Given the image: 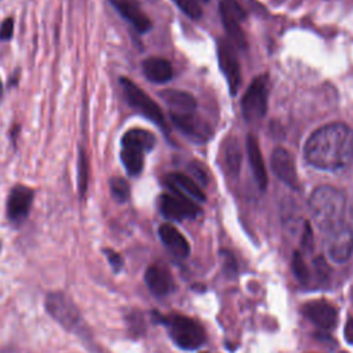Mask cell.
<instances>
[{
  "label": "cell",
  "instance_id": "9a60e30c",
  "mask_svg": "<svg viewBox=\"0 0 353 353\" xmlns=\"http://www.w3.org/2000/svg\"><path fill=\"white\" fill-rule=\"evenodd\" d=\"M272 170L274 175L291 188L298 185V174L294 157L284 148H276L272 154Z\"/></svg>",
  "mask_w": 353,
  "mask_h": 353
},
{
  "label": "cell",
  "instance_id": "603a6c76",
  "mask_svg": "<svg viewBox=\"0 0 353 353\" xmlns=\"http://www.w3.org/2000/svg\"><path fill=\"white\" fill-rule=\"evenodd\" d=\"M222 160L226 171L230 175L239 174L241 164V149L239 142L233 137L228 138L222 145Z\"/></svg>",
  "mask_w": 353,
  "mask_h": 353
},
{
  "label": "cell",
  "instance_id": "5b68a950",
  "mask_svg": "<svg viewBox=\"0 0 353 353\" xmlns=\"http://www.w3.org/2000/svg\"><path fill=\"white\" fill-rule=\"evenodd\" d=\"M48 314L70 332L81 334L84 330L83 317L70 298L61 292H51L46 299Z\"/></svg>",
  "mask_w": 353,
  "mask_h": 353
},
{
  "label": "cell",
  "instance_id": "f1b7e54d",
  "mask_svg": "<svg viewBox=\"0 0 353 353\" xmlns=\"http://www.w3.org/2000/svg\"><path fill=\"white\" fill-rule=\"evenodd\" d=\"M105 255H106L109 263L112 265V268L114 269V272H119L123 268V259L117 252H114L112 250H105Z\"/></svg>",
  "mask_w": 353,
  "mask_h": 353
},
{
  "label": "cell",
  "instance_id": "f546056e",
  "mask_svg": "<svg viewBox=\"0 0 353 353\" xmlns=\"http://www.w3.org/2000/svg\"><path fill=\"white\" fill-rule=\"evenodd\" d=\"M346 342L353 345V317H349L346 324H345V331H343Z\"/></svg>",
  "mask_w": 353,
  "mask_h": 353
},
{
  "label": "cell",
  "instance_id": "8992f818",
  "mask_svg": "<svg viewBox=\"0 0 353 353\" xmlns=\"http://www.w3.org/2000/svg\"><path fill=\"white\" fill-rule=\"evenodd\" d=\"M269 81L268 76L262 74L255 77L247 88L241 99L243 116L247 121H256L262 119L268 110Z\"/></svg>",
  "mask_w": 353,
  "mask_h": 353
},
{
  "label": "cell",
  "instance_id": "52a82bcc",
  "mask_svg": "<svg viewBox=\"0 0 353 353\" xmlns=\"http://www.w3.org/2000/svg\"><path fill=\"white\" fill-rule=\"evenodd\" d=\"M120 85L123 88L125 99L135 110H138L146 119H149L153 123H156L157 125H160L163 130L167 128L161 109L142 88H139L134 81H131L130 79H125V77L120 79Z\"/></svg>",
  "mask_w": 353,
  "mask_h": 353
},
{
  "label": "cell",
  "instance_id": "30bf717a",
  "mask_svg": "<svg viewBox=\"0 0 353 353\" xmlns=\"http://www.w3.org/2000/svg\"><path fill=\"white\" fill-rule=\"evenodd\" d=\"M219 10L229 39L234 43L236 47L244 48L247 46V40L240 26V21L244 18L243 8L234 0H222Z\"/></svg>",
  "mask_w": 353,
  "mask_h": 353
},
{
  "label": "cell",
  "instance_id": "2e32d148",
  "mask_svg": "<svg viewBox=\"0 0 353 353\" xmlns=\"http://www.w3.org/2000/svg\"><path fill=\"white\" fill-rule=\"evenodd\" d=\"M145 283L156 296H165L174 290V279L163 265H150L145 272Z\"/></svg>",
  "mask_w": 353,
  "mask_h": 353
},
{
  "label": "cell",
  "instance_id": "ac0fdd59",
  "mask_svg": "<svg viewBox=\"0 0 353 353\" xmlns=\"http://www.w3.org/2000/svg\"><path fill=\"white\" fill-rule=\"evenodd\" d=\"M245 149H247V156L250 160V165L252 170V175L258 183V186L263 190L266 189L268 185V172H266V165L263 161V156L259 148V142L254 134H248L245 139Z\"/></svg>",
  "mask_w": 353,
  "mask_h": 353
},
{
  "label": "cell",
  "instance_id": "8fae6325",
  "mask_svg": "<svg viewBox=\"0 0 353 353\" xmlns=\"http://www.w3.org/2000/svg\"><path fill=\"white\" fill-rule=\"evenodd\" d=\"M171 121L179 131L196 142H204L212 135L211 127L200 119L196 110L188 113H171Z\"/></svg>",
  "mask_w": 353,
  "mask_h": 353
},
{
  "label": "cell",
  "instance_id": "4316f807",
  "mask_svg": "<svg viewBox=\"0 0 353 353\" xmlns=\"http://www.w3.org/2000/svg\"><path fill=\"white\" fill-rule=\"evenodd\" d=\"M178 8L186 14L189 18H193V19H199L201 17V7L199 4L197 0H172Z\"/></svg>",
  "mask_w": 353,
  "mask_h": 353
},
{
  "label": "cell",
  "instance_id": "e0dca14e",
  "mask_svg": "<svg viewBox=\"0 0 353 353\" xmlns=\"http://www.w3.org/2000/svg\"><path fill=\"white\" fill-rule=\"evenodd\" d=\"M165 183L172 193L185 196L193 201H204L205 194L201 188L190 176L179 172H172L165 176Z\"/></svg>",
  "mask_w": 353,
  "mask_h": 353
},
{
  "label": "cell",
  "instance_id": "4fadbf2b",
  "mask_svg": "<svg viewBox=\"0 0 353 353\" xmlns=\"http://www.w3.org/2000/svg\"><path fill=\"white\" fill-rule=\"evenodd\" d=\"M303 314L319 328L332 330L336 325V309L325 301H312L303 305Z\"/></svg>",
  "mask_w": 353,
  "mask_h": 353
},
{
  "label": "cell",
  "instance_id": "d6986e66",
  "mask_svg": "<svg viewBox=\"0 0 353 353\" xmlns=\"http://www.w3.org/2000/svg\"><path fill=\"white\" fill-rule=\"evenodd\" d=\"M159 236L163 244L170 250V252L178 259H185L190 252V245L186 237L172 225L163 223L159 228Z\"/></svg>",
  "mask_w": 353,
  "mask_h": 353
},
{
  "label": "cell",
  "instance_id": "ba28073f",
  "mask_svg": "<svg viewBox=\"0 0 353 353\" xmlns=\"http://www.w3.org/2000/svg\"><path fill=\"white\" fill-rule=\"evenodd\" d=\"M159 207L161 214L171 221L192 219L200 214V207L196 204V201L176 193L161 194Z\"/></svg>",
  "mask_w": 353,
  "mask_h": 353
},
{
  "label": "cell",
  "instance_id": "3957f363",
  "mask_svg": "<svg viewBox=\"0 0 353 353\" xmlns=\"http://www.w3.org/2000/svg\"><path fill=\"white\" fill-rule=\"evenodd\" d=\"M157 320L161 321L176 346L185 350H196L204 345L207 334L200 323L182 314H156Z\"/></svg>",
  "mask_w": 353,
  "mask_h": 353
},
{
  "label": "cell",
  "instance_id": "ffe728a7",
  "mask_svg": "<svg viewBox=\"0 0 353 353\" xmlns=\"http://www.w3.org/2000/svg\"><path fill=\"white\" fill-rule=\"evenodd\" d=\"M114 10L127 19L138 32L145 33L150 29L152 22L148 15L131 0H110Z\"/></svg>",
  "mask_w": 353,
  "mask_h": 353
},
{
  "label": "cell",
  "instance_id": "6da1fadb",
  "mask_svg": "<svg viewBox=\"0 0 353 353\" xmlns=\"http://www.w3.org/2000/svg\"><path fill=\"white\" fill-rule=\"evenodd\" d=\"M303 154L306 161L324 171H336L353 161V128L345 123H330L307 138Z\"/></svg>",
  "mask_w": 353,
  "mask_h": 353
},
{
  "label": "cell",
  "instance_id": "9c48e42d",
  "mask_svg": "<svg viewBox=\"0 0 353 353\" xmlns=\"http://www.w3.org/2000/svg\"><path fill=\"white\" fill-rule=\"evenodd\" d=\"M325 252L332 262H346L353 252V229L347 225H339L327 233Z\"/></svg>",
  "mask_w": 353,
  "mask_h": 353
},
{
  "label": "cell",
  "instance_id": "d4e9b609",
  "mask_svg": "<svg viewBox=\"0 0 353 353\" xmlns=\"http://www.w3.org/2000/svg\"><path fill=\"white\" fill-rule=\"evenodd\" d=\"M291 265H292V273L296 277V280L301 281L302 284H306L310 279V272H309V268L299 251L294 252Z\"/></svg>",
  "mask_w": 353,
  "mask_h": 353
},
{
  "label": "cell",
  "instance_id": "83f0119b",
  "mask_svg": "<svg viewBox=\"0 0 353 353\" xmlns=\"http://www.w3.org/2000/svg\"><path fill=\"white\" fill-rule=\"evenodd\" d=\"M14 32V21L12 18H7L3 21L0 28V40H10Z\"/></svg>",
  "mask_w": 353,
  "mask_h": 353
},
{
  "label": "cell",
  "instance_id": "277c9868",
  "mask_svg": "<svg viewBox=\"0 0 353 353\" xmlns=\"http://www.w3.org/2000/svg\"><path fill=\"white\" fill-rule=\"evenodd\" d=\"M156 138L152 132L142 128L127 131L121 139V161L130 175L141 174L143 168L145 153L152 150Z\"/></svg>",
  "mask_w": 353,
  "mask_h": 353
},
{
  "label": "cell",
  "instance_id": "484cf974",
  "mask_svg": "<svg viewBox=\"0 0 353 353\" xmlns=\"http://www.w3.org/2000/svg\"><path fill=\"white\" fill-rule=\"evenodd\" d=\"M109 186H110V193L116 201L124 203L130 197V186L125 179L114 176L110 179Z\"/></svg>",
  "mask_w": 353,
  "mask_h": 353
},
{
  "label": "cell",
  "instance_id": "44dd1931",
  "mask_svg": "<svg viewBox=\"0 0 353 353\" xmlns=\"http://www.w3.org/2000/svg\"><path fill=\"white\" fill-rule=\"evenodd\" d=\"M142 72L145 77L153 83H167L172 79L171 63L160 57H150L142 62Z\"/></svg>",
  "mask_w": 353,
  "mask_h": 353
},
{
  "label": "cell",
  "instance_id": "7c38bea8",
  "mask_svg": "<svg viewBox=\"0 0 353 353\" xmlns=\"http://www.w3.org/2000/svg\"><path fill=\"white\" fill-rule=\"evenodd\" d=\"M218 59H219L221 70L223 72V76L228 81L229 91L232 95H234L241 83V70H240L239 59L228 43H219Z\"/></svg>",
  "mask_w": 353,
  "mask_h": 353
},
{
  "label": "cell",
  "instance_id": "7402d4cb",
  "mask_svg": "<svg viewBox=\"0 0 353 353\" xmlns=\"http://www.w3.org/2000/svg\"><path fill=\"white\" fill-rule=\"evenodd\" d=\"M160 97L168 105L171 113H188L196 110V99L186 91L164 90L160 92Z\"/></svg>",
  "mask_w": 353,
  "mask_h": 353
},
{
  "label": "cell",
  "instance_id": "cb8c5ba5",
  "mask_svg": "<svg viewBox=\"0 0 353 353\" xmlns=\"http://www.w3.org/2000/svg\"><path fill=\"white\" fill-rule=\"evenodd\" d=\"M77 182H79V192L81 196L85 194L88 186V160L85 152L80 149L79 160H77Z\"/></svg>",
  "mask_w": 353,
  "mask_h": 353
},
{
  "label": "cell",
  "instance_id": "7a4b0ae2",
  "mask_svg": "<svg viewBox=\"0 0 353 353\" xmlns=\"http://www.w3.org/2000/svg\"><path fill=\"white\" fill-rule=\"evenodd\" d=\"M346 208L345 194L330 185L316 188L309 197V210L316 226L328 233L342 225Z\"/></svg>",
  "mask_w": 353,
  "mask_h": 353
},
{
  "label": "cell",
  "instance_id": "5bb4252c",
  "mask_svg": "<svg viewBox=\"0 0 353 353\" xmlns=\"http://www.w3.org/2000/svg\"><path fill=\"white\" fill-rule=\"evenodd\" d=\"M33 201V190L18 185L11 189L7 199V215L12 222H19L26 218Z\"/></svg>",
  "mask_w": 353,
  "mask_h": 353
},
{
  "label": "cell",
  "instance_id": "4dcf8cb0",
  "mask_svg": "<svg viewBox=\"0 0 353 353\" xmlns=\"http://www.w3.org/2000/svg\"><path fill=\"white\" fill-rule=\"evenodd\" d=\"M0 94H1V81H0Z\"/></svg>",
  "mask_w": 353,
  "mask_h": 353
}]
</instances>
